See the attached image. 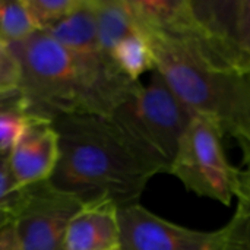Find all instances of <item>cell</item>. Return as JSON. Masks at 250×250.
I'll return each mask as SVG.
<instances>
[{
	"mask_svg": "<svg viewBox=\"0 0 250 250\" xmlns=\"http://www.w3.org/2000/svg\"><path fill=\"white\" fill-rule=\"evenodd\" d=\"M139 29V28H138ZM154 70L193 116L215 123L242 152L250 148V67L221 53L198 26L192 6L173 29H139Z\"/></svg>",
	"mask_w": 250,
	"mask_h": 250,
	"instance_id": "6da1fadb",
	"label": "cell"
},
{
	"mask_svg": "<svg viewBox=\"0 0 250 250\" xmlns=\"http://www.w3.org/2000/svg\"><path fill=\"white\" fill-rule=\"evenodd\" d=\"M60 157L48 180L82 202L110 199L117 207L138 202L163 170L105 116L62 114L51 119Z\"/></svg>",
	"mask_w": 250,
	"mask_h": 250,
	"instance_id": "7a4b0ae2",
	"label": "cell"
},
{
	"mask_svg": "<svg viewBox=\"0 0 250 250\" xmlns=\"http://www.w3.org/2000/svg\"><path fill=\"white\" fill-rule=\"evenodd\" d=\"M7 47L19 63V89L32 114L110 117L142 86V82L123 76L105 57L76 54L45 31H35Z\"/></svg>",
	"mask_w": 250,
	"mask_h": 250,
	"instance_id": "3957f363",
	"label": "cell"
},
{
	"mask_svg": "<svg viewBox=\"0 0 250 250\" xmlns=\"http://www.w3.org/2000/svg\"><path fill=\"white\" fill-rule=\"evenodd\" d=\"M163 173H168L193 114L154 70L146 85L110 116Z\"/></svg>",
	"mask_w": 250,
	"mask_h": 250,
	"instance_id": "277c9868",
	"label": "cell"
},
{
	"mask_svg": "<svg viewBox=\"0 0 250 250\" xmlns=\"http://www.w3.org/2000/svg\"><path fill=\"white\" fill-rule=\"evenodd\" d=\"M223 138L215 123L193 116L179 142L168 174L186 190L230 207L237 196L240 168L227 160Z\"/></svg>",
	"mask_w": 250,
	"mask_h": 250,
	"instance_id": "5b68a950",
	"label": "cell"
},
{
	"mask_svg": "<svg viewBox=\"0 0 250 250\" xmlns=\"http://www.w3.org/2000/svg\"><path fill=\"white\" fill-rule=\"evenodd\" d=\"M82 204L50 182L22 189L10 221L19 250H64L67 224Z\"/></svg>",
	"mask_w": 250,
	"mask_h": 250,
	"instance_id": "8992f818",
	"label": "cell"
},
{
	"mask_svg": "<svg viewBox=\"0 0 250 250\" xmlns=\"http://www.w3.org/2000/svg\"><path fill=\"white\" fill-rule=\"evenodd\" d=\"M117 215V250H230L233 245V220L220 230L199 231L164 220L139 202L119 207Z\"/></svg>",
	"mask_w": 250,
	"mask_h": 250,
	"instance_id": "52a82bcc",
	"label": "cell"
},
{
	"mask_svg": "<svg viewBox=\"0 0 250 250\" xmlns=\"http://www.w3.org/2000/svg\"><path fill=\"white\" fill-rule=\"evenodd\" d=\"M198 26L229 59L250 67V0H190Z\"/></svg>",
	"mask_w": 250,
	"mask_h": 250,
	"instance_id": "ba28073f",
	"label": "cell"
},
{
	"mask_svg": "<svg viewBox=\"0 0 250 250\" xmlns=\"http://www.w3.org/2000/svg\"><path fill=\"white\" fill-rule=\"evenodd\" d=\"M60 157L59 133L48 117L32 114L9 151V163L19 190L48 182Z\"/></svg>",
	"mask_w": 250,
	"mask_h": 250,
	"instance_id": "9c48e42d",
	"label": "cell"
},
{
	"mask_svg": "<svg viewBox=\"0 0 250 250\" xmlns=\"http://www.w3.org/2000/svg\"><path fill=\"white\" fill-rule=\"evenodd\" d=\"M119 207L110 199L83 202L70 218L64 250H117L120 239Z\"/></svg>",
	"mask_w": 250,
	"mask_h": 250,
	"instance_id": "30bf717a",
	"label": "cell"
},
{
	"mask_svg": "<svg viewBox=\"0 0 250 250\" xmlns=\"http://www.w3.org/2000/svg\"><path fill=\"white\" fill-rule=\"evenodd\" d=\"M45 32L76 54L104 57L98 42L97 22L91 0H82L72 13L64 16Z\"/></svg>",
	"mask_w": 250,
	"mask_h": 250,
	"instance_id": "8fae6325",
	"label": "cell"
},
{
	"mask_svg": "<svg viewBox=\"0 0 250 250\" xmlns=\"http://www.w3.org/2000/svg\"><path fill=\"white\" fill-rule=\"evenodd\" d=\"M97 22L101 53L111 63L110 54L116 44L136 29L135 18L127 0H91ZM113 64V63H111ZM114 66V64H113Z\"/></svg>",
	"mask_w": 250,
	"mask_h": 250,
	"instance_id": "7c38bea8",
	"label": "cell"
},
{
	"mask_svg": "<svg viewBox=\"0 0 250 250\" xmlns=\"http://www.w3.org/2000/svg\"><path fill=\"white\" fill-rule=\"evenodd\" d=\"M110 60L123 76L135 82H141V76L146 72H154V59L148 40L138 28L116 44Z\"/></svg>",
	"mask_w": 250,
	"mask_h": 250,
	"instance_id": "4fadbf2b",
	"label": "cell"
},
{
	"mask_svg": "<svg viewBox=\"0 0 250 250\" xmlns=\"http://www.w3.org/2000/svg\"><path fill=\"white\" fill-rule=\"evenodd\" d=\"M35 31L38 29L23 0H0V42H19Z\"/></svg>",
	"mask_w": 250,
	"mask_h": 250,
	"instance_id": "5bb4252c",
	"label": "cell"
},
{
	"mask_svg": "<svg viewBox=\"0 0 250 250\" xmlns=\"http://www.w3.org/2000/svg\"><path fill=\"white\" fill-rule=\"evenodd\" d=\"M38 31H47L72 13L82 0H23Z\"/></svg>",
	"mask_w": 250,
	"mask_h": 250,
	"instance_id": "9a60e30c",
	"label": "cell"
},
{
	"mask_svg": "<svg viewBox=\"0 0 250 250\" xmlns=\"http://www.w3.org/2000/svg\"><path fill=\"white\" fill-rule=\"evenodd\" d=\"M31 113L28 110H10L0 113V149L10 151L21 138Z\"/></svg>",
	"mask_w": 250,
	"mask_h": 250,
	"instance_id": "2e32d148",
	"label": "cell"
},
{
	"mask_svg": "<svg viewBox=\"0 0 250 250\" xmlns=\"http://www.w3.org/2000/svg\"><path fill=\"white\" fill-rule=\"evenodd\" d=\"M21 190L16 186L9 163V151L0 149V211H12L19 201Z\"/></svg>",
	"mask_w": 250,
	"mask_h": 250,
	"instance_id": "e0dca14e",
	"label": "cell"
},
{
	"mask_svg": "<svg viewBox=\"0 0 250 250\" xmlns=\"http://www.w3.org/2000/svg\"><path fill=\"white\" fill-rule=\"evenodd\" d=\"M21 69L19 63L9 50V47L0 42V88H19Z\"/></svg>",
	"mask_w": 250,
	"mask_h": 250,
	"instance_id": "ac0fdd59",
	"label": "cell"
},
{
	"mask_svg": "<svg viewBox=\"0 0 250 250\" xmlns=\"http://www.w3.org/2000/svg\"><path fill=\"white\" fill-rule=\"evenodd\" d=\"M234 236L230 250H250V211L237 202V209L233 215Z\"/></svg>",
	"mask_w": 250,
	"mask_h": 250,
	"instance_id": "d6986e66",
	"label": "cell"
},
{
	"mask_svg": "<svg viewBox=\"0 0 250 250\" xmlns=\"http://www.w3.org/2000/svg\"><path fill=\"white\" fill-rule=\"evenodd\" d=\"M10 110H28L29 104L19 88H0V113ZM31 113V111H29Z\"/></svg>",
	"mask_w": 250,
	"mask_h": 250,
	"instance_id": "ffe728a7",
	"label": "cell"
},
{
	"mask_svg": "<svg viewBox=\"0 0 250 250\" xmlns=\"http://www.w3.org/2000/svg\"><path fill=\"white\" fill-rule=\"evenodd\" d=\"M237 202L250 207V170L240 168V179H239V189H237Z\"/></svg>",
	"mask_w": 250,
	"mask_h": 250,
	"instance_id": "44dd1931",
	"label": "cell"
},
{
	"mask_svg": "<svg viewBox=\"0 0 250 250\" xmlns=\"http://www.w3.org/2000/svg\"><path fill=\"white\" fill-rule=\"evenodd\" d=\"M0 250H19L12 224H7L0 230Z\"/></svg>",
	"mask_w": 250,
	"mask_h": 250,
	"instance_id": "7402d4cb",
	"label": "cell"
},
{
	"mask_svg": "<svg viewBox=\"0 0 250 250\" xmlns=\"http://www.w3.org/2000/svg\"><path fill=\"white\" fill-rule=\"evenodd\" d=\"M12 221V211L9 209H1L0 211V230L3 227H6L7 224H10Z\"/></svg>",
	"mask_w": 250,
	"mask_h": 250,
	"instance_id": "603a6c76",
	"label": "cell"
},
{
	"mask_svg": "<svg viewBox=\"0 0 250 250\" xmlns=\"http://www.w3.org/2000/svg\"><path fill=\"white\" fill-rule=\"evenodd\" d=\"M243 164H245L243 168L250 170V148L249 149H246V151H243Z\"/></svg>",
	"mask_w": 250,
	"mask_h": 250,
	"instance_id": "cb8c5ba5",
	"label": "cell"
},
{
	"mask_svg": "<svg viewBox=\"0 0 250 250\" xmlns=\"http://www.w3.org/2000/svg\"><path fill=\"white\" fill-rule=\"evenodd\" d=\"M239 204H240V202H239ZM242 205H245V204H242ZM245 207H246V208H248V209L250 211V207H248V205H245Z\"/></svg>",
	"mask_w": 250,
	"mask_h": 250,
	"instance_id": "d4e9b609",
	"label": "cell"
}]
</instances>
